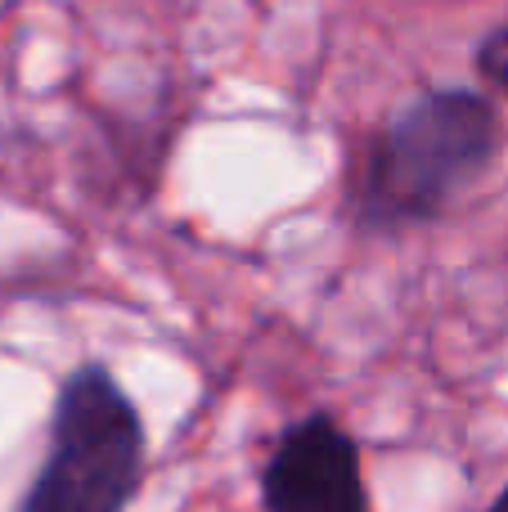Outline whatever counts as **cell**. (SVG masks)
I'll use <instances>...</instances> for the list:
<instances>
[{
	"label": "cell",
	"mask_w": 508,
	"mask_h": 512,
	"mask_svg": "<svg viewBox=\"0 0 508 512\" xmlns=\"http://www.w3.org/2000/svg\"><path fill=\"white\" fill-rule=\"evenodd\" d=\"M500 153V113L468 86L423 90L365 140L351 207L369 234L441 221Z\"/></svg>",
	"instance_id": "obj_1"
},
{
	"label": "cell",
	"mask_w": 508,
	"mask_h": 512,
	"mask_svg": "<svg viewBox=\"0 0 508 512\" xmlns=\"http://www.w3.org/2000/svg\"><path fill=\"white\" fill-rule=\"evenodd\" d=\"M144 418L108 364L63 378L50 450L14 512H126L144 486Z\"/></svg>",
	"instance_id": "obj_2"
},
{
	"label": "cell",
	"mask_w": 508,
	"mask_h": 512,
	"mask_svg": "<svg viewBox=\"0 0 508 512\" xmlns=\"http://www.w3.org/2000/svg\"><path fill=\"white\" fill-rule=\"evenodd\" d=\"M261 512H374L360 445L329 409H311L275 436L261 468Z\"/></svg>",
	"instance_id": "obj_3"
},
{
	"label": "cell",
	"mask_w": 508,
	"mask_h": 512,
	"mask_svg": "<svg viewBox=\"0 0 508 512\" xmlns=\"http://www.w3.org/2000/svg\"><path fill=\"white\" fill-rule=\"evenodd\" d=\"M477 77L508 99V23H500L495 32H486V41L477 45Z\"/></svg>",
	"instance_id": "obj_4"
},
{
	"label": "cell",
	"mask_w": 508,
	"mask_h": 512,
	"mask_svg": "<svg viewBox=\"0 0 508 512\" xmlns=\"http://www.w3.org/2000/svg\"><path fill=\"white\" fill-rule=\"evenodd\" d=\"M486 512H508V486L500 490V495H495L491 499V508H486Z\"/></svg>",
	"instance_id": "obj_5"
}]
</instances>
